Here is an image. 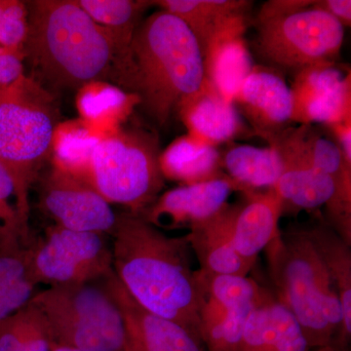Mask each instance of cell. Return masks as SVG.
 Returning <instances> with one entry per match:
<instances>
[{"mask_svg": "<svg viewBox=\"0 0 351 351\" xmlns=\"http://www.w3.org/2000/svg\"><path fill=\"white\" fill-rule=\"evenodd\" d=\"M25 61L31 76L55 94L95 82L128 92L130 45L96 22L76 0L27 2Z\"/></svg>", "mask_w": 351, "mask_h": 351, "instance_id": "obj_1", "label": "cell"}, {"mask_svg": "<svg viewBox=\"0 0 351 351\" xmlns=\"http://www.w3.org/2000/svg\"><path fill=\"white\" fill-rule=\"evenodd\" d=\"M113 272L147 311L200 339L202 290L186 235L171 237L140 215H117L112 233ZM202 343V341H201Z\"/></svg>", "mask_w": 351, "mask_h": 351, "instance_id": "obj_2", "label": "cell"}, {"mask_svg": "<svg viewBox=\"0 0 351 351\" xmlns=\"http://www.w3.org/2000/svg\"><path fill=\"white\" fill-rule=\"evenodd\" d=\"M129 57V93L138 96L140 105L158 125H164L180 101L197 91L206 80L193 32L164 10L141 22Z\"/></svg>", "mask_w": 351, "mask_h": 351, "instance_id": "obj_3", "label": "cell"}, {"mask_svg": "<svg viewBox=\"0 0 351 351\" xmlns=\"http://www.w3.org/2000/svg\"><path fill=\"white\" fill-rule=\"evenodd\" d=\"M265 252L274 298L299 323L309 348H336L341 302L304 230L280 232Z\"/></svg>", "mask_w": 351, "mask_h": 351, "instance_id": "obj_4", "label": "cell"}, {"mask_svg": "<svg viewBox=\"0 0 351 351\" xmlns=\"http://www.w3.org/2000/svg\"><path fill=\"white\" fill-rule=\"evenodd\" d=\"M59 124L55 95L29 75L0 91V166L12 179L18 209L27 226L29 191L52 152Z\"/></svg>", "mask_w": 351, "mask_h": 351, "instance_id": "obj_5", "label": "cell"}, {"mask_svg": "<svg viewBox=\"0 0 351 351\" xmlns=\"http://www.w3.org/2000/svg\"><path fill=\"white\" fill-rule=\"evenodd\" d=\"M158 138L140 127L103 136L90 161L88 182L108 203L142 214L164 186Z\"/></svg>", "mask_w": 351, "mask_h": 351, "instance_id": "obj_6", "label": "cell"}, {"mask_svg": "<svg viewBox=\"0 0 351 351\" xmlns=\"http://www.w3.org/2000/svg\"><path fill=\"white\" fill-rule=\"evenodd\" d=\"M29 302L45 318L53 345L82 351H129L121 313L103 286H50Z\"/></svg>", "mask_w": 351, "mask_h": 351, "instance_id": "obj_7", "label": "cell"}, {"mask_svg": "<svg viewBox=\"0 0 351 351\" xmlns=\"http://www.w3.org/2000/svg\"><path fill=\"white\" fill-rule=\"evenodd\" d=\"M345 38L338 21L313 7L258 25L255 48L277 69L301 71L314 64L336 63Z\"/></svg>", "mask_w": 351, "mask_h": 351, "instance_id": "obj_8", "label": "cell"}, {"mask_svg": "<svg viewBox=\"0 0 351 351\" xmlns=\"http://www.w3.org/2000/svg\"><path fill=\"white\" fill-rule=\"evenodd\" d=\"M31 269L38 285L91 283L113 271L112 247L103 233L55 225L43 241L31 245Z\"/></svg>", "mask_w": 351, "mask_h": 351, "instance_id": "obj_9", "label": "cell"}, {"mask_svg": "<svg viewBox=\"0 0 351 351\" xmlns=\"http://www.w3.org/2000/svg\"><path fill=\"white\" fill-rule=\"evenodd\" d=\"M40 202L56 226L66 230L110 234L117 223L110 203L91 184L55 166L41 182Z\"/></svg>", "mask_w": 351, "mask_h": 351, "instance_id": "obj_10", "label": "cell"}, {"mask_svg": "<svg viewBox=\"0 0 351 351\" xmlns=\"http://www.w3.org/2000/svg\"><path fill=\"white\" fill-rule=\"evenodd\" d=\"M263 138L282 159V175L274 188L282 202V216L314 211L322 206H326L327 211L331 209L336 201V184L329 176L311 165L293 129L286 128Z\"/></svg>", "mask_w": 351, "mask_h": 351, "instance_id": "obj_11", "label": "cell"}, {"mask_svg": "<svg viewBox=\"0 0 351 351\" xmlns=\"http://www.w3.org/2000/svg\"><path fill=\"white\" fill-rule=\"evenodd\" d=\"M235 191L245 193L228 176L182 184L159 195L140 216L159 230H191L223 210Z\"/></svg>", "mask_w": 351, "mask_h": 351, "instance_id": "obj_12", "label": "cell"}, {"mask_svg": "<svg viewBox=\"0 0 351 351\" xmlns=\"http://www.w3.org/2000/svg\"><path fill=\"white\" fill-rule=\"evenodd\" d=\"M103 287L121 313L129 351H206L200 339L181 325L141 306L114 272L104 278Z\"/></svg>", "mask_w": 351, "mask_h": 351, "instance_id": "obj_13", "label": "cell"}, {"mask_svg": "<svg viewBox=\"0 0 351 351\" xmlns=\"http://www.w3.org/2000/svg\"><path fill=\"white\" fill-rule=\"evenodd\" d=\"M232 103L248 120L254 134L263 138L284 130L292 122V92L277 69L254 66Z\"/></svg>", "mask_w": 351, "mask_h": 351, "instance_id": "obj_14", "label": "cell"}, {"mask_svg": "<svg viewBox=\"0 0 351 351\" xmlns=\"http://www.w3.org/2000/svg\"><path fill=\"white\" fill-rule=\"evenodd\" d=\"M177 108L188 135L211 147H218L247 132L232 101L207 80L197 91L182 99Z\"/></svg>", "mask_w": 351, "mask_h": 351, "instance_id": "obj_15", "label": "cell"}, {"mask_svg": "<svg viewBox=\"0 0 351 351\" xmlns=\"http://www.w3.org/2000/svg\"><path fill=\"white\" fill-rule=\"evenodd\" d=\"M244 195V201L233 204L232 239L237 253L255 265L258 254L280 234L282 202L274 189Z\"/></svg>", "mask_w": 351, "mask_h": 351, "instance_id": "obj_16", "label": "cell"}, {"mask_svg": "<svg viewBox=\"0 0 351 351\" xmlns=\"http://www.w3.org/2000/svg\"><path fill=\"white\" fill-rule=\"evenodd\" d=\"M237 351H313L294 316L265 291L249 314Z\"/></svg>", "mask_w": 351, "mask_h": 351, "instance_id": "obj_17", "label": "cell"}, {"mask_svg": "<svg viewBox=\"0 0 351 351\" xmlns=\"http://www.w3.org/2000/svg\"><path fill=\"white\" fill-rule=\"evenodd\" d=\"M152 5L172 14L186 24L199 45L203 59L215 39L239 27H246L251 1L245 0H158Z\"/></svg>", "mask_w": 351, "mask_h": 351, "instance_id": "obj_18", "label": "cell"}, {"mask_svg": "<svg viewBox=\"0 0 351 351\" xmlns=\"http://www.w3.org/2000/svg\"><path fill=\"white\" fill-rule=\"evenodd\" d=\"M233 204L228 205L211 219L195 226L186 234L191 250L206 276H248L253 263L235 250L232 239Z\"/></svg>", "mask_w": 351, "mask_h": 351, "instance_id": "obj_19", "label": "cell"}, {"mask_svg": "<svg viewBox=\"0 0 351 351\" xmlns=\"http://www.w3.org/2000/svg\"><path fill=\"white\" fill-rule=\"evenodd\" d=\"M317 252L343 311V323L337 341V351H348L351 338V246L328 223H318L304 230Z\"/></svg>", "mask_w": 351, "mask_h": 351, "instance_id": "obj_20", "label": "cell"}, {"mask_svg": "<svg viewBox=\"0 0 351 351\" xmlns=\"http://www.w3.org/2000/svg\"><path fill=\"white\" fill-rule=\"evenodd\" d=\"M244 32L237 29L221 34L203 59L206 80L230 101L255 66Z\"/></svg>", "mask_w": 351, "mask_h": 351, "instance_id": "obj_21", "label": "cell"}, {"mask_svg": "<svg viewBox=\"0 0 351 351\" xmlns=\"http://www.w3.org/2000/svg\"><path fill=\"white\" fill-rule=\"evenodd\" d=\"M161 173L166 179L193 184L226 176L221 168V154L186 135L176 138L159 156Z\"/></svg>", "mask_w": 351, "mask_h": 351, "instance_id": "obj_22", "label": "cell"}, {"mask_svg": "<svg viewBox=\"0 0 351 351\" xmlns=\"http://www.w3.org/2000/svg\"><path fill=\"white\" fill-rule=\"evenodd\" d=\"M137 105L138 96L108 83L95 82L78 90L77 108L82 122L101 137L119 130Z\"/></svg>", "mask_w": 351, "mask_h": 351, "instance_id": "obj_23", "label": "cell"}, {"mask_svg": "<svg viewBox=\"0 0 351 351\" xmlns=\"http://www.w3.org/2000/svg\"><path fill=\"white\" fill-rule=\"evenodd\" d=\"M221 168L245 193L274 189L284 169L280 154L274 147L249 145L228 147L221 154Z\"/></svg>", "mask_w": 351, "mask_h": 351, "instance_id": "obj_24", "label": "cell"}, {"mask_svg": "<svg viewBox=\"0 0 351 351\" xmlns=\"http://www.w3.org/2000/svg\"><path fill=\"white\" fill-rule=\"evenodd\" d=\"M202 306L199 334L216 324L235 307L260 299L265 289L248 276H206L197 270Z\"/></svg>", "mask_w": 351, "mask_h": 351, "instance_id": "obj_25", "label": "cell"}, {"mask_svg": "<svg viewBox=\"0 0 351 351\" xmlns=\"http://www.w3.org/2000/svg\"><path fill=\"white\" fill-rule=\"evenodd\" d=\"M31 245L0 249V324L31 301L36 286L31 269Z\"/></svg>", "mask_w": 351, "mask_h": 351, "instance_id": "obj_26", "label": "cell"}, {"mask_svg": "<svg viewBox=\"0 0 351 351\" xmlns=\"http://www.w3.org/2000/svg\"><path fill=\"white\" fill-rule=\"evenodd\" d=\"M101 138L82 121L60 123L53 141V166L88 182L92 154Z\"/></svg>", "mask_w": 351, "mask_h": 351, "instance_id": "obj_27", "label": "cell"}, {"mask_svg": "<svg viewBox=\"0 0 351 351\" xmlns=\"http://www.w3.org/2000/svg\"><path fill=\"white\" fill-rule=\"evenodd\" d=\"M346 75L336 63L314 64L295 73L294 82L290 87L293 98L292 122L304 125L309 112L325 100Z\"/></svg>", "mask_w": 351, "mask_h": 351, "instance_id": "obj_28", "label": "cell"}, {"mask_svg": "<svg viewBox=\"0 0 351 351\" xmlns=\"http://www.w3.org/2000/svg\"><path fill=\"white\" fill-rule=\"evenodd\" d=\"M52 345L45 318L29 302L0 324V351H51Z\"/></svg>", "mask_w": 351, "mask_h": 351, "instance_id": "obj_29", "label": "cell"}, {"mask_svg": "<svg viewBox=\"0 0 351 351\" xmlns=\"http://www.w3.org/2000/svg\"><path fill=\"white\" fill-rule=\"evenodd\" d=\"M97 23L130 45L143 14L152 5L145 0H76Z\"/></svg>", "mask_w": 351, "mask_h": 351, "instance_id": "obj_30", "label": "cell"}, {"mask_svg": "<svg viewBox=\"0 0 351 351\" xmlns=\"http://www.w3.org/2000/svg\"><path fill=\"white\" fill-rule=\"evenodd\" d=\"M18 244H31L29 228L18 209L12 179L0 166V249Z\"/></svg>", "mask_w": 351, "mask_h": 351, "instance_id": "obj_31", "label": "cell"}, {"mask_svg": "<svg viewBox=\"0 0 351 351\" xmlns=\"http://www.w3.org/2000/svg\"><path fill=\"white\" fill-rule=\"evenodd\" d=\"M27 34V2L0 0V48L24 53Z\"/></svg>", "mask_w": 351, "mask_h": 351, "instance_id": "obj_32", "label": "cell"}, {"mask_svg": "<svg viewBox=\"0 0 351 351\" xmlns=\"http://www.w3.org/2000/svg\"><path fill=\"white\" fill-rule=\"evenodd\" d=\"M311 0H270L261 8L256 19L258 25L281 19L313 5Z\"/></svg>", "mask_w": 351, "mask_h": 351, "instance_id": "obj_33", "label": "cell"}, {"mask_svg": "<svg viewBox=\"0 0 351 351\" xmlns=\"http://www.w3.org/2000/svg\"><path fill=\"white\" fill-rule=\"evenodd\" d=\"M24 53L0 48V91L25 75Z\"/></svg>", "mask_w": 351, "mask_h": 351, "instance_id": "obj_34", "label": "cell"}, {"mask_svg": "<svg viewBox=\"0 0 351 351\" xmlns=\"http://www.w3.org/2000/svg\"><path fill=\"white\" fill-rule=\"evenodd\" d=\"M311 7L331 16L335 20L338 21L343 27H350V0H316V1H313Z\"/></svg>", "mask_w": 351, "mask_h": 351, "instance_id": "obj_35", "label": "cell"}, {"mask_svg": "<svg viewBox=\"0 0 351 351\" xmlns=\"http://www.w3.org/2000/svg\"><path fill=\"white\" fill-rule=\"evenodd\" d=\"M327 127L331 131L334 142L338 145L346 162L351 166V119Z\"/></svg>", "mask_w": 351, "mask_h": 351, "instance_id": "obj_36", "label": "cell"}, {"mask_svg": "<svg viewBox=\"0 0 351 351\" xmlns=\"http://www.w3.org/2000/svg\"><path fill=\"white\" fill-rule=\"evenodd\" d=\"M51 351H82V350H75V348H64V346L52 345V348H51Z\"/></svg>", "mask_w": 351, "mask_h": 351, "instance_id": "obj_37", "label": "cell"}, {"mask_svg": "<svg viewBox=\"0 0 351 351\" xmlns=\"http://www.w3.org/2000/svg\"><path fill=\"white\" fill-rule=\"evenodd\" d=\"M313 351H337L334 348H318V350H313Z\"/></svg>", "mask_w": 351, "mask_h": 351, "instance_id": "obj_38", "label": "cell"}]
</instances>
